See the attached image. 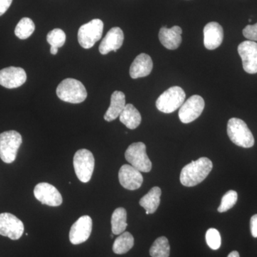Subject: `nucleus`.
<instances>
[{
  "label": "nucleus",
  "instance_id": "35",
  "mask_svg": "<svg viewBox=\"0 0 257 257\" xmlns=\"http://www.w3.org/2000/svg\"><path fill=\"white\" fill-rule=\"evenodd\" d=\"M113 237H114V234H112L111 235V238H113Z\"/></svg>",
  "mask_w": 257,
  "mask_h": 257
},
{
  "label": "nucleus",
  "instance_id": "29",
  "mask_svg": "<svg viewBox=\"0 0 257 257\" xmlns=\"http://www.w3.org/2000/svg\"><path fill=\"white\" fill-rule=\"evenodd\" d=\"M206 241L209 248L213 250H217L220 248L221 238L220 233L217 229L210 228L206 233Z\"/></svg>",
  "mask_w": 257,
  "mask_h": 257
},
{
  "label": "nucleus",
  "instance_id": "25",
  "mask_svg": "<svg viewBox=\"0 0 257 257\" xmlns=\"http://www.w3.org/2000/svg\"><path fill=\"white\" fill-rule=\"evenodd\" d=\"M150 253L152 257H170V246L167 238H157L150 248Z\"/></svg>",
  "mask_w": 257,
  "mask_h": 257
},
{
  "label": "nucleus",
  "instance_id": "20",
  "mask_svg": "<svg viewBox=\"0 0 257 257\" xmlns=\"http://www.w3.org/2000/svg\"><path fill=\"white\" fill-rule=\"evenodd\" d=\"M126 106L125 94L120 91H115L111 94L110 106L106 110L104 119L106 121H112L119 116Z\"/></svg>",
  "mask_w": 257,
  "mask_h": 257
},
{
  "label": "nucleus",
  "instance_id": "6",
  "mask_svg": "<svg viewBox=\"0 0 257 257\" xmlns=\"http://www.w3.org/2000/svg\"><path fill=\"white\" fill-rule=\"evenodd\" d=\"M95 160L93 154L86 149L76 152L73 159V165L76 175L80 182L87 183L92 178Z\"/></svg>",
  "mask_w": 257,
  "mask_h": 257
},
{
  "label": "nucleus",
  "instance_id": "19",
  "mask_svg": "<svg viewBox=\"0 0 257 257\" xmlns=\"http://www.w3.org/2000/svg\"><path fill=\"white\" fill-rule=\"evenodd\" d=\"M153 69V62L150 55L142 53L133 61L130 69V77L133 79L147 77Z\"/></svg>",
  "mask_w": 257,
  "mask_h": 257
},
{
  "label": "nucleus",
  "instance_id": "33",
  "mask_svg": "<svg viewBox=\"0 0 257 257\" xmlns=\"http://www.w3.org/2000/svg\"><path fill=\"white\" fill-rule=\"evenodd\" d=\"M227 257H240L239 253L238 251H233L228 255Z\"/></svg>",
  "mask_w": 257,
  "mask_h": 257
},
{
  "label": "nucleus",
  "instance_id": "34",
  "mask_svg": "<svg viewBox=\"0 0 257 257\" xmlns=\"http://www.w3.org/2000/svg\"><path fill=\"white\" fill-rule=\"evenodd\" d=\"M50 52L52 55H57V52H58V48H56V47H51Z\"/></svg>",
  "mask_w": 257,
  "mask_h": 257
},
{
  "label": "nucleus",
  "instance_id": "8",
  "mask_svg": "<svg viewBox=\"0 0 257 257\" xmlns=\"http://www.w3.org/2000/svg\"><path fill=\"white\" fill-rule=\"evenodd\" d=\"M104 23L99 19H94L92 21L83 25L79 29L78 42L81 47L84 49L92 48L96 42L102 37Z\"/></svg>",
  "mask_w": 257,
  "mask_h": 257
},
{
  "label": "nucleus",
  "instance_id": "5",
  "mask_svg": "<svg viewBox=\"0 0 257 257\" xmlns=\"http://www.w3.org/2000/svg\"><path fill=\"white\" fill-rule=\"evenodd\" d=\"M185 97V92L182 87L175 86L169 88L157 99V108L162 112L170 114L182 106Z\"/></svg>",
  "mask_w": 257,
  "mask_h": 257
},
{
  "label": "nucleus",
  "instance_id": "24",
  "mask_svg": "<svg viewBox=\"0 0 257 257\" xmlns=\"http://www.w3.org/2000/svg\"><path fill=\"white\" fill-rule=\"evenodd\" d=\"M135 244L133 235L125 231L119 235L113 243V251L116 254H124L127 253Z\"/></svg>",
  "mask_w": 257,
  "mask_h": 257
},
{
  "label": "nucleus",
  "instance_id": "12",
  "mask_svg": "<svg viewBox=\"0 0 257 257\" xmlns=\"http://www.w3.org/2000/svg\"><path fill=\"white\" fill-rule=\"evenodd\" d=\"M92 230V219L89 216H81L72 224L69 231V240L72 244L85 242L90 236Z\"/></svg>",
  "mask_w": 257,
  "mask_h": 257
},
{
  "label": "nucleus",
  "instance_id": "2",
  "mask_svg": "<svg viewBox=\"0 0 257 257\" xmlns=\"http://www.w3.org/2000/svg\"><path fill=\"white\" fill-rule=\"evenodd\" d=\"M61 100L72 104H79L87 99V92L82 82L75 79H64L56 90Z\"/></svg>",
  "mask_w": 257,
  "mask_h": 257
},
{
  "label": "nucleus",
  "instance_id": "23",
  "mask_svg": "<svg viewBox=\"0 0 257 257\" xmlns=\"http://www.w3.org/2000/svg\"><path fill=\"white\" fill-rule=\"evenodd\" d=\"M111 231L114 235H119L124 232L126 223V211L124 208L119 207L115 209L111 219Z\"/></svg>",
  "mask_w": 257,
  "mask_h": 257
},
{
  "label": "nucleus",
  "instance_id": "21",
  "mask_svg": "<svg viewBox=\"0 0 257 257\" xmlns=\"http://www.w3.org/2000/svg\"><path fill=\"white\" fill-rule=\"evenodd\" d=\"M119 120L126 127L135 130L141 124L142 116L133 104H127L120 114Z\"/></svg>",
  "mask_w": 257,
  "mask_h": 257
},
{
  "label": "nucleus",
  "instance_id": "4",
  "mask_svg": "<svg viewBox=\"0 0 257 257\" xmlns=\"http://www.w3.org/2000/svg\"><path fill=\"white\" fill-rule=\"evenodd\" d=\"M23 143V138L18 132L11 130L0 134V158L7 164L16 160L19 149Z\"/></svg>",
  "mask_w": 257,
  "mask_h": 257
},
{
  "label": "nucleus",
  "instance_id": "10",
  "mask_svg": "<svg viewBox=\"0 0 257 257\" xmlns=\"http://www.w3.org/2000/svg\"><path fill=\"white\" fill-rule=\"evenodd\" d=\"M25 230L23 221L10 213L0 214V235L12 240L21 238Z\"/></svg>",
  "mask_w": 257,
  "mask_h": 257
},
{
  "label": "nucleus",
  "instance_id": "3",
  "mask_svg": "<svg viewBox=\"0 0 257 257\" xmlns=\"http://www.w3.org/2000/svg\"><path fill=\"white\" fill-rule=\"evenodd\" d=\"M227 135L230 140L237 146L251 148L254 145V138L247 124L243 120L231 118L228 121Z\"/></svg>",
  "mask_w": 257,
  "mask_h": 257
},
{
  "label": "nucleus",
  "instance_id": "1",
  "mask_svg": "<svg viewBox=\"0 0 257 257\" xmlns=\"http://www.w3.org/2000/svg\"><path fill=\"white\" fill-rule=\"evenodd\" d=\"M212 168V162L207 157L192 161L182 169L180 174L181 183L185 187H194L207 178Z\"/></svg>",
  "mask_w": 257,
  "mask_h": 257
},
{
  "label": "nucleus",
  "instance_id": "15",
  "mask_svg": "<svg viewBox=\"0 0 257 257\" xmlns=\"http://www.w3.org/2000/svg\"><path fill=\"white\" fill-rule=\"evenodd\" d=\"M119 181L124 188L136 190L143 185L144 179L141 172L132 165H124L119 171Z\"/></svg>",
  "mask_w": 257,
  "mask_h": 257
},
{
  "label": "nucleus",
  "instance_id": "18",
  "mask_svg": "<svg viewBox=\"0 0 257 257\" xmlns=\"http://www.w3.org/2000/svg\"><path fill=\"white\" fill-rule=\"evenodd\" d=\"M182 30L180 27L174 26L169 29L163 27L160 29L159 39L162 45L170 50H177L182 43Z\"/></svg>",
  "mask_w": 257,
  "mask_h": 257
},
{
  "label": "nucleus",
  "instance_id": "16",
  "mask_svg": "<svg viewBox=\"0 0 257 257\" xmlns=\"http://www.w3.org/2000/svg\"><path fill=\"white\" fill-rule=\"evenodd\" d=\"M124 39V33L121 28L117 27L111 28L101 42L99 52L103 55H107L111 51L116 52L122 46Z\"/></svg>",
  "mask_w": 257,
  "mask_h": 257
},
{
  "label": "nucleus",
  "instance_id": "9",
  "mask_svg": "<svg viewBox=\"0 0 257 257\" xmlns=\"http://www.w3.org/2000/svg\"><path fill=\"white\" fill-rule=\"evenodd\" d=\"M205 106L204 99L199 95H193L183 103L179 111V117L184 124L194 121L202 114Z\"/></svg>",
  "mask_w": 257,
  "mask_h": 257
},
{
  "label": "nucleus",
  "instance_id": "28",
  "mask_svg": "<svg viewBox=\"0 0 257 257\" xmlns=\"http://www.w3.org/2000/svg\"><path fill=\"white\" fill-rule=\"evenodd\" d=\"M238 194L236 191H228L221 198L220 206L218 208V211L223 213L229 210L236 204Z\"/></svg>",
  "mask_w": 257,
  "mask_h": 257
},
{
  "label": "nucleus",
  "instance_id": "7",
  "mask_svg": "<svg viewBox=\"0 0 257 257\" xmlns=\"http://www.w3.org/2000/svg\"><path fill=\"white\" fill-rule=\"evenodd\" d=\"M124 156L128 163L140 172L152 170V162L147 156L146 145L143 143L132 144L125 152Z\"/></svg>",
  "mask_w": 257,
  "mask_h": 257
},
{
  "label": "nucleus",
  "instance_id": "27",
  "mask_svg": "<svg viewBox=\"0 0 257 257\" xmlns=\"http://www.w3.org/2000/svg\"><path fill=\"white\" fill-rule=\"evenodd\" d=\"M47 41L51 47L60 48L65 43L66 35L63 30L56 28L49 32L47 36Z\"/></svg>",
  "mask_w": 257,
  "mask_h": 257
},
{
  "label": "nucleus",
  "instance_id": "31",
  "mask_svg": "<svg viewBox=\"0 0 257 257\" xmlns=\"http://www.w3.org/2000/svg\"><path fill=\"white\" fill-rule=\"evenodd\" d=\"M250 229L253 237L257 238V214L251 216L250 220Z\"/></svg>",
  "mask_w": 257,
  "mask_h": 257
},
{
  "label": "nucleus",
  "instance_id": "14",
  "mask_svg": "<svg viewBox=\"0 0 257 257\" xmlns=\"http://www.w3.org/2000/svg\"><path fill=\"white\" fill-rule=\"evenodd\" d=\"M26 80V72L21 67H10L0 70V85L8 89L21 87Z\"/></svg>",
  "mask_w": 257,
  "mask_h": 257
},
{
  "label": "nucleus",
  "instance_id": "17",
  "mask_svg": "<svg viewBox=\"0 0 257 257\" xmlns=\"http://www.w3.org/2000/svg\"><path fill=\"white\" fill-rule=\"evenodd\" d=\"M224 40V30L222 27L216 22H211L204 28V47L209 50L218 48Z\"/></svg>",
  "mask_w": 257,
  "mask_h": 257
},
{
  "label": "nucleus",
  "instance_id": "26",
  "mask_svg": "<svg viewBox=\"0 0 257 257\" xmlns=\"http://www.w3.org/2000/svg\"><path fill=\"white\" fill-rule=\"evenodd\" d=\"M35 30V25L31 19L24 18L19 22L15 28V35L20 40H26L29 38Z\"/></svg>",
  "mask_w": 257,
  "mask_h": 257
},
{
  "label": "nucleus",
  "instance_id": "11",
  "mask_svg": "<svg viewBox=\"0 0 257 257\" xmlns=\"http://www.w3.org/2000/svg\"><path fill=\"white\" fill-rule=\"evenodd\" d=\"M34 195L39 202L50 207H59L63 202L57 189L47 182L37 184L34 189Z\"/></svg>",
  "mask_w": 257,
  "mask_h": 257
},
{
  "label": "nucleus",
  "instance_id": "30",
  "mask_svg": "<svg viewBox=\"0 0 257 257\" xmlns=\"http://www.w3.org/2000/svg\"><path fill=\"white\" fill-rule=\"evenodd\" d=\"M243 35L250 41L257 42V23L253 25H247L243 30Z\"/></svg>",
  "mask_w": 257,
  "mask_h": 257
},
{
  "label": "nucleus",
  "instance_id": "13",
  "mask_svg": "<svg viewBox=\"0 0 257 257\" xmlns=\"http://www.w3.org/2000/svg\"><path fill=\"white\" fill-rule=\"evenodd\" d=\"M238 52L242 60L243 68L248 74L257 73V43L244 41L238 46Z\"/></svg>",
  "mask_w": 257,
  "mask_h": 257
},
{
  "label": "nucleus",
  "instance_id": "22",
  "mask_svg": "<svg viewBox=\"0 0 257 257\" xmlns=\"http://www.w3.org/2000/svg\"><path fill=\"white\" fill-rule=\"evenodd\" d=\"M161 194L162 191L160 187H155L140 199V206L146 210V214H154L158 209L160 204Z\"/></svg>",
  "mask_w": 257,
  "mask_h": 257
},
{
  "label": "nucleus",
  "instance_id": "32",
  "mask_svg": "<svg viewBox=\"0 0 257 257\" xmlns=\"http://www.w3.org/2000/svg\"><path fill=\"white\" fill-rule=\"evenodd\" d=\"M13 0H0V16L5 14L10 7L11 6Z\"/></svg>",
  "mask_w": 257,
  "mask_h": 257
}]
</instances>
